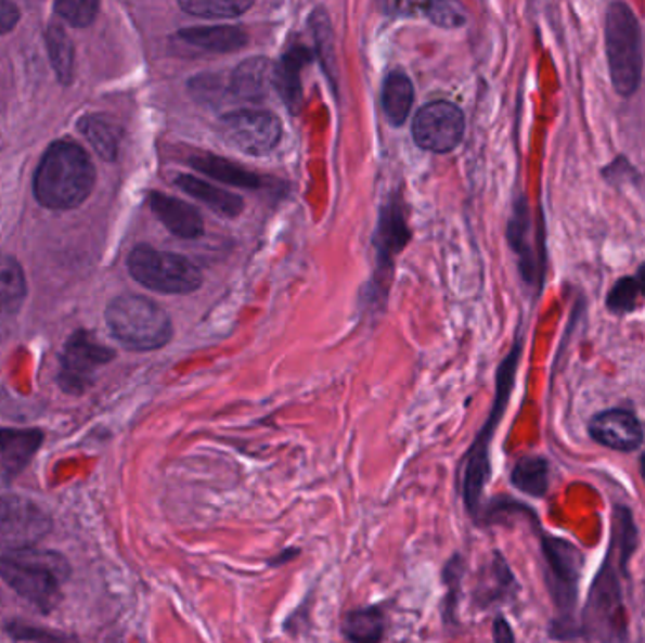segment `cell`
Segmentation results:
<instances>
[{"mask_svg":"<svg viewBox=\"0 0 645 643\" xmlns=\"http://www.w3.org/2000/svg\"><path fill=\"white\" fill-rule=\"evenodd\" d=\"M70 566L55 551L25 550L0 553V578L33 606L50 612L63 594Z\"/></svg>","mask_w":645,"mask_h":643,"instance_id":"cell-1","label":"cell"},{"mask_svg":"<svg viewBox=\"0 0 645 643\" xmlns=\"http://www.w3.org/2000/svg\"><path fill=\"white\" fill-rule=\"evenodd\" d=\"M94 168L88 153L73 142L51 145L35 176L38 203L53 210H70L88 198Z\"/></svg>","mask_w":645,"mask_h":643,"instance_id":"cell-2","label":"cell"},{"mask_svg":"<svg viewBox=\"0 0 645 643\" xmlns=\"http://www.w3.org/2000/svg\"><path fill=\"white\" fill-rule=\"evenodd\" d=\"M519 355H521V346L517 344L514 351L507 355L506 361L502 362L493 410L489 413L486 425L481 427L476 440L468 449V453L464 455L463 466H461V497H463L466 512L476 523L481 519V500H483L487 481L491 477V456H489L491 440H493L494 430L501 423L502 415L506 412L509 393L514 389L515 370H517Z\"/></svg>","mask_w":645,"mask_h":643,"instance_id":"cell-3","label":"cell"},{"mask_svg":"<svg viewBox=\"0 0 645 643\" xmlns=\"http://www.w3.org/2000/svg\"><path fill=\"white\" fill-rule=\"evenodd\" d=\"M609 78L617 94L632 97L644 74V38L638 17L629 4L611 2L604 17Z\"/></svg>","mask_w":645,"mask_h":643,"instance_id":"cell-4","label":"cell"},{"mask_svg":"<svg viewBox=\"0 0 645 643\" xmlns=\"http://www.w3.org/2000/svg\"><path fill=\"white\" fill-rule=\"evenodd\" d=\"M106 325L129 349L152 351L172 338V321L159 304L140 295H121L106 308Z\"/></svg>","mask_w":645,"mask_h":643,"instance_id":"cell-5","label":"cell"},{"mask_svg":"<svg viewBox=\"0 0 645 643\" xmlns=\"http://www.w3.org/2000/svg\"><path fill=\"white\" fill-rule=\"evenodd\" d=\"M129 270L137 282L163 295H189L203 285V272L193 260L155 247H134Z\"/></svg>","mask_w":645,"mask_h":643,"instance_id":"cell-6","label":"cell"},{"mask_svg":"<svg viewBox=\"0 0 645 643\" xmlns=\"http://www.w3.org/2000/svg\"><path fill=\"white\" fill-rule=\"evenodd\" d=\"M619 570L624 574L617 557L616 563H611V558L606 557V563L602 566L595 583L591 587L585 617H583L585 619L583 629L596 642L624 643L627 640V621H624Z\"/></svg>","mask_w":645,"mask_h":643,"instance_id":"cell-7","label":"cell"},{"mask_svg":"<svg viewBox=\"0 0 645 643\" xmlns=\"http://www.w3.org/2000/svg\"><path fill=\"white\" fill-rule=\"evenodd\" d=\"M540 543L545 558L547 589L558 612L570 621L578 601L583 553L573 543L557 536L542 535Z\"/></svg>","mask_w":645,"mask_h":643,"instance_id":"cell-8","label":"cell"},{"mask_svg":"<svg viewBox=\"0 0 645 643\" xmlns=\"http://www.w3.org/2000/svg\"><path fill=\"white\" fill-rule=\"evenodd\" d=\"M219 137L229 147L262 157L282 140V121L269 110H236L219 119Z\"/></svg>","mask_w":645,"mask_h":643,"instance_id":"cell-9","label":"cell"},{"mask_svg":"<svg viewBox=\"0 0 645 643\" xmlns=\"http://www.w3.org/2000/svg\"><path fill=\"white\" fill-rule=\"evenodd\" d=\"M51 528L44 510L23 497H0V551L35 548Z\"/></svg>","mask_w":645,"mask_h":643,"instance_id":"cell-10","label":"cell"},{"mask_svg":"<svg viewBox=\"0 0 645 643\" xmlns=\"http://www.w3.org/2000/svg\"><path fill=\"white\" fill-rule=\"evenodd\" d=\"M412 134L415 144L427 152H453L463 140V110L450 101L428 102L415 114Z\"/></svg>","mask_w":645,"mask_h":643,"instance_id":"cell-11","label":"cell"},{"mask_svg":"<svg viewBox=\"0 0 645 643\" xmlns=\"http://www.w3.org/2000/svg\"><path fill=\"white\" fill-rule=\"evenodd\" d=\"M114 351L94 338L93 334L78 331L66 342L61 357V385L68 390L86 389L94 370L114 359Z\"/></svg>","mask_w":645,"mask_h":643,"instance_id":"cell-12","label":"cell"},{"mask_svg":"<svg viewBox=\"0 0 645 643\" xmlns=\"http://www.w3.org/2000/svg\"><path fill=\"white\" fill-rule=\"evenodd\" d=\"M589 434L604 448L624 453L638 449L644 441V428L640 425L638 417L619 408L596 413L595 417L589 421Z\"/></svg>","mask_w":645,"mask_h":643,"instance_id":"cell-13","label":"cell"},{"mask_svg":"<svg viewBox=\"0 0 645 643\" xmlns=\"http://www.w3.org/2000/svg\"><path fill=\"white\" fill-rule=\"evenodd\" d=\"M152 210L160 223L167 227L168 231L180 236V239H198L204 234V219L195 206L185 203L176 196L153 193L150 198Z\"/></svg>","mask_w":645,"mask_h":643,"instance_id":"cell-14","label":"cell"},{"mask_svg":"<svg viewBox=\"0 0 645 643\" xmlns=\"http://www.w3.org/2000/svg\"><path fill=\"white\" fill-rule=\"evenodd\" d=\"M515 591L514 574L499 551H494L491 561L479 570L476 589L472 593L474 606L478 609L501 604Z\"/></svg>","mask_w":645,"mask_h":643,"instance_id":"cell-15","label":"cell"},{"mask_svg":"<svg viewBox=\"0 0 645 643\" xmlns=\"http://www.w3.org/2000/svg\"><path fill=\"white\" fill-rule=\"evenodd\" d=\"M274 86V65L269 59H247L231 74V93L246 102H259Z\"/></svg>","mask_w":645,"mask_h":643,"instance_id":"cell-16","label":"cell"},{"mask_svg":"<svg viewBox=\"0 0 645 643\" xmlns=\"http://www.w3.org/2000/svg\"><path fill=\"white\" fill-rule=\"evenodd\" d=\"M176 188L182 189L183 193L193 196L196 201H201L204 206H208L211 211H216L219 216L238 217L244 210V201L234 193H229L225 189L214 185L210 181L196 178L191 173H180L176 178Z\"/></svg>","mask_w":645,"mask_h":643,"instance_id":"cell-17","label":"cell"},{"mask_svg":"<svg viewBox=\"0 0 645 643\" xmlns=\"http://www.w3.org/2000/svg\"><path fill=\"white\" fill-rule=\"evenodd\" d=\"M40 430L0 428V468L14 476L30 463L42 443Z\"/></svg>","mask_w":645,"mask_h":643,"instance_id":"cell-18","label":"cell"},{"mask_svg":"<svg viewBox=\"0 0 645 643\" xmlns=\"http://www.w3.org/2000/svg\"><path fill=\"white\" fill-rule=\"evenodd\" d=\"M178 38L193 48L211 51V53H232V51L242 50L247 43L246 33L229 25L183 29L178 33Z\"/></svg>","mask_w":645,"mask_h":643,"instance_id":"cell-19","label":"cell"},{"mask_svg":"<svg viewBox=\"0 0 645 643\" xmlns=\"http://www.w3.org/2000/svg\"><path fill=\"white\" fill-rule=\"evenodd\" d=\"M387 632V614L382 606L351 609L341 622V634L349 643H382Z\"/></svg>","mask_w":645,"mask_h":643,"instance_id":"cell-20","label":"cell"},{"mask_svg":"<svg viewBox=\"0 0 645 643\" xmlns=\"http://www.w3.org/2000/svg\"><path fill=\"white\" fill-rule=\"evenodd\" d=\"M189 165L195 168L196 172L208 176L211 180L223 181L234 188L257 189L261 188L262 180L257 173L249 172L246 168L240 167L232 160L223 159L211 153L195 155L189 159Z\"/></svg>","mask_w":645,"mask_h":643,"instance_id":"cell-21","label":"cell"},{"mask_svg":"<svg viewBox=\"0 0 645 643\" xmlns=\"http://www.w3.org/2000/svg\"><path fill=\"white\" fill-rule=\"evenodd\" d=\"M310 61V53L305 48H293L283 55L282 61L274 66V86L287 102L291 110L297 112L302 101V87H300V70Z\"/></svg>","mask_w":645,"mask_h":643,"instance_id":"cell-22","label":"cell"},{"mask_svg":"<svg viewBox=\"0 0 645 643\" xmlns=\"http://www.w3.org/2000/svg\"><path fill=\"white\" fill-rule=\"evenodd\" d=\"M414 83L407 74L395 70L385 78L382 104L389 124L404 125L414 106Z\"/></svg>","mask_w":645,"mask_h":643,"instance_id":"cell-23","label":"cell"},{"mask_svg":"<svg viewBox=\"0 0 645 643\" xmlns=\"http://www.w3.org/2000/svg\"><path fill=\"white\" fill-rule=\"evenodd\" d=\"M509 481L517 491L542 499L550 489V463L544 456H523L515 463Z\"/></svg>","mask_w":645,"mask_h":643,"instance_id":"cell-24","label":"cell"},{"mask_svg":"<svg viewBox=\"0 0 645 643\" xmlns=\"http://www.w3.org/2000/svg\"><path fill=\"white\" fill-rule=\"evenodd\" d=\"M466 574V561L461 553H453L442 568V586L446 589L442 602V621L446 627H455L459 622L457 609Z\"/></svg>","mask_w":645,"mask_h":643,"instance_id":"cell-25","label":"cell"},{"mask_svg":"<svg viewBox=\"0 0 645 643\" xmlns=\"http://www.w3.org/2000/svg\"><path fill=\"white\" fill-rule=\"evenodd\" d=\"M81 132L102 159L114 160L119 150V127L109 117L89 116L81 121Z\"/></svg>","mask_w":645,"mask_h":643,"instance_id":"cell-26","label":"cell"},{"mask_svg":"<svg viewBox=\"0 0 645 643\" xmlns=\"http://www.w3.org/2000/svg\"><path fill=\"white\" fill-rule=\"evenodd\" d=\"M46 42L50 51L51 65L55 68L59 80L70 83L74 73V46L70 38L61 25L51 23L50 29L46 33Z\"/></svg>","mask_w":645,"mask_h":643,"instance_id":"cell-27","label":"cell"},{"mask_svg":"<svg viewBox=\"0 0 645 643\" xmlns=\"http://www.w3.org/2000/svg\"><path fill=\"white\" fill-rule=\"evenodd\" d=\"M180 8L188 14L204 17V20H232L246 14L254 8L251 0H185Z\"/></svg>","mask_w":645,"mask_h":643,"instance_id":"cell-28","label":"cell"},{"mask_svg":"<svg viewBox=\"0 0 645 643\" xmlns=\"http://www.w3.org/2000/svg\"><path fill=\"white\" fill-rule=\"evenodd\" d=\"M529 206L525 203V198H521V201H517L514 219L509 221V244L514 246L517 254L521 255L525 275L532 280V275H534V257H532L529 246Z\"/></svg>","mask_w":645,"mask_h":643,"instance_id":"cell-29","label":"cell"},{"mask_svg":"<svg viewBox=\"0 0 645 643\" xmlns=\"http://www.w3.org/2000/svg\"><path fill=\"white\" fill-rule=\"evenodd\" d=\"M638 293V283L634 278H621L609 291L606 306L611 313H617V316L631 313L636 308Z\"/></svg>","mask_w":645,"mask_h":643,"instance_id":"cell-30","label":"cell"},{"mask_svg":"<svg viewBox=\"0 0 645 643\" xmlns=\"http://www.w3.org/2000/svg\"><path fill=\"white\" fill-rule=\"evenodd\" d=\"M55 10L74 27H88L96 17L99 2H94V0H61L55 4Z\"/></svg>","mask_w":645,"mask_h":643,"instance_id":"cell-31","label":"cell"},{"mask_svg":"<svg viewBox=\"0 0 645 643\" xmlns=\"http://www.w3.org/2000/svg\"><path fill=\"white\" fill-rule=\"evenodd\" d=\"M421 8L427 12V17H430L436 25L446 27V29L459 27L466 20L463 10L451 2H433V4H421Z\"/></svg>","mask_w":645,"mask_h":643,"instance_id":"cell-32","label":"cell"},{"mask_svg":"<svg viewBox=\"0 0 645 643\" xmlns=\"http://www.w3.org/2000/svg\"><path fill=\"white\" fill-rule=\"evenodd\" d=\"M23 298L15 297L12 293L0 290V342L7 338L12 329L15 313L22 308Z\"/></svg>","mask_w":645,"mask_h":643,"instance_id":"cell-33","label":"cell"},{"mask_svg":"<svg viewBox=\"0 0 645 643\" xmlns=\"http://www.w3.org/2000/svg\"><path fill=\"white\" fill-rule=\"evenodd\" d=\"M20 20V10L12 2L0 0V35H7L14 29Z\"/></svg>","mask_w":645,"mask_h":643,"instance_id":"cell-34","label":"cell"},{"mask_svg":"<svg viewBox=\"0 0 645 643\" xmlns=\"http://www.w3.org/2000/svg\"><path fill=\"white\" fill-rule=\"evenodd\" d=\"M493 643H515L514 630L502 615L493 621Z\"/></svg>","mask_w":645,"mask_h":643,"instance_id":"cell-35","label":"cell"},{"mask_svg":"<svg viewBox=\"0 0 645 643\" xmlns=\"http://www.w3.org/2000/svg\"><path fill=\"white\" fill-rule=\"evenodd\" d=\"M298 555H300L298 548H287V550L278 551L276 557L267 561V566L269 568H278V566H283V564L293 563Z\"/></svg>","mask_w":645,"mask_h":643,"instance_id":"cell-36","label":"cell"},{"mask_svg":"<svg viewBox=\"0 0 645 643\" xmlns=\"http://www.w3.org/2000/svg\"><path fill=\"white\" fill-rule=\"evenodd\" d=\"M634 280H636V283H638L640 293H642V295L645 297V262L638 268V274H636Z\"/></svg>","mask_w":645,"mask_h":643,"instance_id":"cell-37","label":"cell"},{"mask_svg":"<svg viewBox=\"0 0 645 643\" xmlns=\"http://www.w3.org/2000/svg\"><path fill=\"white\" fill-rule=\"evenodd\" d=\"M642 474H644V481H645V455L642 456Z\"/></svg>","mask_w":645,"mask_h":643,"instance_id":"cell-38","label":"cell"}]
</instances>
